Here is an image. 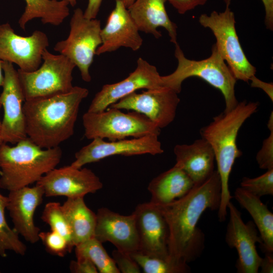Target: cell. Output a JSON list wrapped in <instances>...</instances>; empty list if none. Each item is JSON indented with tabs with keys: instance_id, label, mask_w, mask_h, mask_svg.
I'll return each mask as SVG.
<instances>
[{
	"instance_id": "obj_3",
	"label": "cell",
	"mask_w": 273,
	"mask_h": 273,
	"mask_svg": "<svg viewBox=\"0 0 273 273\" xmlns=\"http://www.w3.org/2000/svg\"><path fill=\"white\" fill-rule=\"evenodd\" d=\"M259 105L258 102L246 100L238 102L233 109L213 117L200 131L201 138L209 144L213 151L220 178L221 197L217 210L220 222L225 220L228 205L233 198L229 188L230 175L236 159L242 154L237 145L238 134L244 123L256 112Z\"/></svg>"
},
{
	"instance_id": "obj_1",
	"label": "cell",
	"mask_w": 273,
	"mask_h": 273,
	"mask_svg": "<svg viewBox=\"0 0 273 273\" xmlns=\"http://www.w3.org/2000/svg\"><path fill=\"white\" fill-rule=\"evenodd\" d=\"M220 197V178L215 170L207 179L194 185L183 197L165 204L156 205L168 226L170 259L188 263L198 257L203 250L204 238L197 223L207 209L218 210Z\"/></svg>"
},
{
	"instance_id": "obj_41",
	"label": "cell",
	"mask_w": 273,
	"mask_h": 273,
	"mask_svg": "<svg viewBox=\"0 0 273 273\" xmlns=\"http://www.w3.org/2000/svg\"><path fill=\"white\" fill-rule=\"evenodd\" d=\"M267 126L269 131L273 130V113L271 112L270 116L269 117L268 122L267 123Z\"/></svg>"
},
{
	"instance_id": "obj_15",
	"label": "cell",
	"mask_w": 273,
	"mask_h": 273,
	"mask_svg": "<svg viewBox=\"0 0 273 273\" xmlns=\"http://www.w3.org/2000/svg\"><path fill=\"white\" fill-rule=\"evenodd\" d=\"M230 218L226 227L225 241L231 248H235L238 258L236 267L239 273H257L262 259L256 250V244H262V240L254 223H245L241 213L230 202L228 205Z\"/></svg>"
},
{
	"instance_id": "obj_19",
	"label": "cell",
	"mask_w": 273,
	"mask_h": 273,
	"mask_svg": "<svg viewBox=\"0 0 273 273\" xmlns=\"http://www.w3.org/2000/svg\"><path fill=\"white\" fill-rule=\"evenodd\" d=\"M115 1V8L101 29L102 44L96 51L97 55L114 52L121 47L136 51L143 44L140 31L127 8L121 0Z\"/></svg>"
},
{
	"instance_id": "obj_7",
	"label": "cell",
	"mask_w": 273,
	"mask_h": 273,
	"mask_svg": "<svg viewBox=\"0 0 273 273\" xmlns=\"http://www.w3.org/2000/svg\"><path fill=\"white\" fill-rule=\"evenodd\" d=\"M42 65L36 70H17L25 100L48 97L70 91L73 87L72 73L75 65L61 54L47 49L42 55Z\"/></svg>"
},
{
	"instance_id": "obj_31",
	"label": "cell",
	"mask_w": 273,
	"mask_h": 273,
	"mask_svg": "<svg viewBox=\"0 0 273 273\" xmlns=\"http://www.w3.org/2000/svg\"><path fill=\"white\" fill-rule=\"evenodd\" d=\"M241 188L259 198L265 195H273V169L267 171L261 175L249 178L244 177Z\"/></svg>"
},
{
	"instance_id": "obj_37",
	"label": "cell",
	"mask_w": 273,
	"mask_h": 273,
	"mask_svg": "<svg viewBox=\"0 0 273 273\" xmlns=\"http://www.w3.org/2000/svg\"><path fill=\"white\" fill-rule=\"evenodd\" d=\"M265 8V24L267 29L273 30V0H261ZM226 6H229L231 0H224Z\"/></svg>"
},
{
	"instance_id": "obj_14",
	"label": "cell",
	"mask_w": 273,
	"mask_h": 273,
	"mask_svg": "<svg viewBox=\"0 0 273 273\" xmlns=\"http://www.w3.org/2000/svg\"><path fill=\"white\" fill-rule=\"evenodd\" d=\"M156 67L140 57L134 70L121 81L103 86L93 98L88 112H100L112 104L140 89L164 87Z\"/></svg>"
},
{
	"instance_id": "obj_30",
	"label": "cell",
	"mask_w": 273,
	"mask_h": 273,
	"mask_svg": "<svg viewBox=\"0 0 273 273\" xmlns=\"http://www.w3.org/2000/svg\"><path fill=\"white\" fill-rule=\"evenodd\" d=\"M41 219L50 226L51 230L57 232L65 238L72 251L74 247L72 243L71 234L61 204L56 202L46 204Z\"/></svg>"
},
{
	"instance_id": "obj_25",
	"label": "cell",
	"mask_w": 273,
	"mask_h": 273,
	"mask_svg": "<svg viewBox=\"0 0 273 273\" xmlns=\"http://www.w3.org/2000/svg\"><path fill=\"white\" fill-rule=\"evenodd\" d=\"M62 208L70 230L74 247L94 237L96 214L86 206L83 198H67Z\"/></svg>"
},
{
	"instance_id": "obj_43",
	"label": "cell",
	"mask_w": 273,
	"mask_h": 273,
	"mask_svg": "<svg viewBox=\"0 0 273 273\" xmlns=\"http://www.w3.org/2000/svg\"><path fill=\"white\" fill-rule=\"evenodd\" d=\"M125 6L128 8L134 2L135 0H121Z\"/></svg>"
},
{
	"instance_id": "obj_20",
	"label": "cell",
	"mask_w": 273,
	"mask_h": 273,
	"mask_svg": "<svg viewBox=\"0 0 273 273\" xmlns=\"http://www.w3.org/2000/svg\"><path fill=\"white\" fill-rule=\"evenodd\" d=\"M44 192L36 184L9 192L7 209L18 235L31 244L39 240L40 229L34 221L35 211L43 201Z\"/></svg>"
},
{
	"instance_id": "obj_16",
	"label": "cell",
	"mask_w": 273,
	"mask_h": 273,
	"mask_svg": "<svg viewBox=\"0 0 273 273\" xmlns=\"http://www.w3.org/2000/svg\"><path fill=\"white\" fill-rule=\"evenodd\" d=\"M46 197L65 196L67 198H84L103 188L100 178L90 169L71 165L55 168L36 183Z\"/></svg>"
},
{
	"instance_id": "obj_39",
	"label": "cell",
	"mask_w": 273,
	"mask_h": 273,
	"mask_svg": "<svg viewBox=\"0 0 273 273\" xmlns=\"http://www.w3.org/2000/svg\"><path fill=\"white\" fill-rule=\"evenodd\" d=\"M103 0H88L87 7L83 12L85 18L96 19L99 12Z\"/></svg>"
},
{
	"instance_id": "obj_12",
	"label": "cell",
	"mask_w": 273,
	"mask_h": 273,
	"mask_svg": "<svg viewBox=\"0 0 273 273\" xmlns=\"http://www.w3.org/2000/svg\"><path fill=\"white\" fill-rule=\"evenodd\" d=\"M178 94L167 87L146 89L141 93L134 92L109 107L142 114L161 129L169 125L175 117L180 102Z\"/></svg>"
},
{
	"instance_id": "obj_9",
	"label": "cell",
	"mask_w": 273,
	"mask_h": 273,
	"mask_svg": "<svg viewBox=\"0 0 273 273\" xmlns=\"http://www.w3.org/2000/svg\"><path fill=\"white\" fill-rule=\"evenodd\" d=\"M199 22L209 28L215 36V44L237 80L248 82L256 69L248 61L240 43L235 27L234 13L226 6L223 12L213 11L202 14Z\"/></svg>"
},
{
	"instance_id": "obj_40",
	"label": "cell",
	"mask_w": 273,
	"mask_h": 273,
	"mask_svg": "<svg viewBox=\"0 0 273 273\" xmlns=\"http://www.w3.org/2000/svg\"><path fill=\"white\" fill-rule=\"evenodd\" d=\"M260 272H273V253H265V256L262 258L260 263Z\"/></svg>"
},
{
	"instance_id": "obj_22",
	"label": "cell",
	"mask_w": 273,
	"mask_h": 273,
	"mask_svg": "<svg viewBox=\"0 0 273 273\" xmlns=\"http://www.w3.org/2000/svg\"><path fill=\"white\" fill-rule=\"evenodd\" d=\"M167 0H135L127 8L139 31L151 34L156 38L162 36L159 27L166 29L170 41L176 44L177 25L171 21L166 11Z\"/></svg>"
},
{
	"instance_id": "obj_23",
	"label": "cell",
	"mask_w": 273,
	"mask_h": 273,
	"mask_svg": "<svg viewBox=\"0 0 273 273\" xmlns=\"http://www.w3.org/2000/svg\"><path fill=\"white\" fill-rule=\"evenodd\" d=\"M194 185L187 173L175 164L150 182V202L156 205L168 203L186 195Z\"/></svg>"
},
{
	"instance_id": "obj_18",
	"label": "cell",
	"mask_w": 273,
	"mask_h": 273,
	"mask_svg": "<svg viewBox=\"0 0 273 273\" xmlns=\"http://www.w3.org/2000/svg\"><path fill=\"white\" fill-rule=\"evenodd\" d=\"M94 237L102 243L109 242L117 249L131 254L140 250L134 215H123L106 207L98 210Z\"/></svg>"
},
{
	"instance_id": "obj_11",
	"label": "cell",
	"mask_w": 273,
	"mask_h": 273,
	"mask_svg": "<svg viewBox=\"0 0 273 273\" xmlns=\"http://www.w3.org/2000/svg\"><path fill=\"white\" fill-rule=\"evenodd\" d=\"M49 46L47 35L40 30L23 36L16 34L9 23L0 25V59L16 64L22 71L31 72L38 68L42 53Z\"/></svg>"
},
{
	"instance_id": "obj_6",
	"label": "cell",
	"mask_w": 273,
	"mask_h": 273,
	"mask_svg": "<svg viewBox=\"0 0 273 273\" xmlns=\"http://www.w3.org/2000/svg\"><path fill=\"white\" fill-rule=\"evenodd\" d=\"M86 138L108 139L110 141L143 137L159 136L161 129L144 115L132 111L124 113L109 107L100 112L87 111L82 116Z\"/></svg>"
},
{
	"instance_id": "obj_32",
	"label": "cell",
	"mask_w": 273,
	"mask_h": 273,
	"mask_svg": "<svg viewBox=\"0 0 273 273\" xmlns=\"http://www.w3.org/2000/svg\"><path fill=\"white\" fill-rule=\"evenodd\" d=\"M39 237L46 251L53 255L64 257L68 252H71L67 241L55 231L40 232Z\"/></svg>"
},
{
	"instance_id": "obj_28",
	"label": "cell",
	"mask_w": 273,
	"mask_h": 273,
	"mask_svg": "<svg viewBox=\"0 0 273 273\" xmlns=\"http://www.w3.org/2000/svg\"><path fill=\"white\" fill-rule=\"evenodd\" d=\"M130 256L145 273H187L191 271L186 262L151 256L139 251Z\"/></svg>"
},
{
	"instance_id": "obj_29",
	"label": "cell",
	"mask_w": 273,
	"mask_h": 273,
	"mask_svg": "<svg viewBox=\"0 0 273 273\" xmlns=\"http://www.w3.org/2000/svg\"><path fill=\"white\" fill-rule=\"evenodd\" d=\"M8 204V197L0 193V256L5 257L8 250L24 255L26 246L20 240L19 235L9 226L5 215Z\"/></svg>"
},
{
	"instance_id": "obj_44",
	"label": "cell",
	"mask_w": 273,
	"mask_h": 273,
	"mask_svg": "<svg viewBox=\"0 0 273 273\" xmlns=\"http://www.w3.org/2000/svg\"><path fill=\"white\" fill-rule=\"evenodd\" d=\"M58 1V0H55ZM72 7H74L78 0H66Z\"/></svg>"
},
{
	"instance_id": "obj_36",
	"label": "cell",
	"mask_w": 273,
	"mask_h": 273,
	"mask_svg": "<svg viewBox=\"0 0 273 273\" xmlns=\"http://www.w3.org/2000/svg\"><path fill=\"white\" fill-rule=\"evenodd\" d=\"M208 0H167L180 14H184L198 6H203Z\"/></svg>"
},
{
	"instance_id": "obj_21",
	"label": "cell",
	"mask_w": 273,
	"mask_h": 273,
	"mask_svg": "<svg viewBox=\"0 0 273 273\" xmlns=\"http://www.w3.org/2000/svg\"><path fill=\"white\" fill-rule=\"evenodd\" d=\"M173 152L175 164L187 173L195 185L204 181L215 170L213 151L202 138L191 144L176 145Z\"/></svg>"
},
{
	"instance_id": "obj_4",
	"label": "cell",
	"mask_w": 273,
	"mask_h": 273,
	"mask_svg": "<svg viewBox=\"0 0 273 273\" xmlns=\"http://www.w3.org/2000/svg\"><path fill=\"white\" fill-rule=\"evenodd\" d=\"M59 147L43 149L28 138L13 147L0 145V188L11 191L37 183L60 162Z\"/></svg>"
},
{
	"instance_id": "obj_34",
	"label": "cell",
	"mask_w": 273,
	"mask_h": 273,
	"mask_svg": "<svg viewBox=\"0 0 273 273\" xmlns=\"http://www.w3.org/2000/svg\"><path fill=\"white\" fill-rule=\"evenodd\" d=\"M113 259L120 272L140 273V266L133 260L130 254L116 249L112 252Z\"/></svg>"
},
{
	"instance_id": "obj_2",
	"label": "cell",
	"mask_w": 273,
	"mask_h": 273,
	"mask_svg": "<svg viewBox=\"0 0 273 273\" xmlns=\"http://www.w3.org/2000/svg\"><path fill=\"white\" fill-rule=\"evenodd\" d=\"M88 93L75 86L66 93L25 100L27 137L43 149L59 147L73 135L80 104Z\"/></svg>"
},
{
	"instance_id": "obj_8",
	"label": "cell",
	"mask_w": 273,
	"mask_h": 273,
	"mask_svg": "<svg viewBox=\"0 0 273 273\" xmlns=\"http://www.w3.org/2000/svg\"><path fill=\"white\" fill-rule=\"evenodd\" d=\"M101 22L85 18L83 11L76 9L70 21V31L66 39L56 43L54 50L71 61L77 67L82 79L92 80L89 68L98 48L102 44Z\"/></svg>"
},
{
	"instance_id": "obj_17",
	"label": "cell",
	"mask_w": 273,
	"mask_h": 273,
	"mask_svg": "<svg viewBox=\"0 0 273 273\" xmlns=\"http://www.w3.org/2000/svg\"><path fill=\"white\" fill-rule=\"evenodd\" d=\"M132 213L139 236V251L151 256L169 258V228L158 207L150 201L141 203Z\"/></svg>"
},
{
	"instance_id": "obj_27",
	"label": "cell",
	"mask_w": 273,
	"mask_h": 273,
	"mask_svg": "<svg viewBox=\"0 0 273 273\" xmlns=\"http://www.w3.org/2000/svg\"><path fill=\"white\" fill-rule=\"evenodd\" d=\"M76 258L89 259L100 273H120L113 259L107 253L102 243L95 237L88 239L75 247Z\"/></svg>"
},
{
	"instance_id": "obj_35",
	"label": "cell",
	"mask_w": 273,
	"mask_h": 273,
	"mask_svg": "<svg viewBox=\"0 0 273 273\" xmlns=\"http://www.w3.org/2000/svg\"><path fill=\"white\" fill-rule=\"evenodd\" d=\"M70 263V271L74 273H97L98 270L95 264L85 257L76 258Z\"/></svg>"
},
{
	"instance_id": "obj_38",
	"label": "cell",
	"mask_w": 273,
	"mask_h": 273,
	"mask_svg": "<svg viewBox=\"0 0 273 273\" xmlns=\"http://www.w3.org/2000/svg\"><path fill=\"white\" fill-rule=\"evenodd\" d=\"M250 86L252 87L258 88L264 91L271 101H273V83H268L261 80L256 76H252L250 80Z\"/></svg>"
},
{
	"instance_id": "obj_5",
	"label": "cell",
	"mask_w": 273,
	"mask_h": 273,
	"mask_svg": "<svg viewBox=\"0 0 273 273\" xmlns=\"http://www.w3.org/2000/svg\"><path fill=\"white\" fill-rule=\"evenodd\" d=\"M174 56L177 60L176 69L171 74L162 76L163 86L169 87L179 94L183 81L195 76L205 80L219 90L224 97V111L235 108L238 101L235 95L237 79L214 44L208 58L199 61L187 58L178 43L175 44Z\"/></svg>"
},
{
	"instance_id": "obj_33",
	"label": "cell",
	"mask_w": 273,
	"mask_h": 273,
	"mask_svg": "<svg viewBox=\"0 0 273 273\" xmlns=\"http://www.w3.org/2000/svg\"><path fill=\"white\" fill-rule=\"evenodd\" d=\"M256 160L260 169H273V130L262 142L256 156Z\"/></svg>"
},
{
	"instance_id": "obj_24",
	"label": "cell",
	"mask_w": 273,
	"mask_h": 273,
	"mask_svg": "<svg viewBox=\"0 0 273 273\" xmlns=\"http://www.w3.org/2000/svg\"><path fill=\"white\" fill-rule=\"evenodd\" d=\"M235 198L252 217L262 240L264 253H273V214L260 198L241 187L234 193Z\"/></svg>"
},
{
	"instance_id": "obj_26",
	"label": "cell",
	"mask_w": 273,
	"mask_h": 273,
	"mask_svg": "<svg viewBox=\"0 0 273 273\" xmlns=\"http://www.w3.org/2000/svg\"><path fill=\"white\" fill-rule=\"evenodd\" d=\"M25 10L18 20L20 27L25 30L27 23L40 19L44 24L59 26L69 15V3L66 0H24Z\"/></svg>"
},
{
	"instance_id": "obj_42",
	"label": "cell",
	"mask_w": 273,
	"mask_h": 273,
	"mask_svg": "<svg viewBox=\"0 0 273 273\" xmlns=\"http://www.w3.org/2000/svg\"><path fill=\"white\" fill-rule=\"evenodd\" d=\"M3 62V61L0 59V86H3L4 80V75L2 67Z\"/></svg>"
},
{
	"instance_id": "obj_13",
	"label": "cell",
	"mask_w": 273,
	"mask_h": 273,
	"mask_svg": "<svg viewBox=\"0 0 273 273\" xmlns=\"http://www.w3.org/2000/svg\"><path fill=\"white\" fill-rule=\"evenodd\" d=\"M158 135H148L132 139H122L108 142L95 138L75 154L72 166L80 168L86 164L99 161L114 155L125 156L161 154L164 151Z\"/></svg>"
},
{
	"instance_id": "obj_45",
	"label": "cell",
	"mask_w": 273,
	"mask_h": 273,
	"mask_svg": "<svg viewBox=\"0 0 273 273\" xmlns=\"http://www.w3.org/2000/svg\"><path fill=\"white\" fill-rule=\"evenodd\" d=\"M1 107H2V105H1V104H0V109H1ZM1 120H0V129H1ZM3 143L2 141V139H1V136H0V145L2 144H3Z\"/></svg>"
},
{
	"instance_id": "obj_10",
	"label": "cell",
	"mask_w": 273,
	"mask_h": 273,
	"mask_svg": "<svg viewBox=\"0 0 273 273\" xmlns=\"http://www.w3.org/2000/svg\"><path fill=\"white\" fill-rule=\"evenodd\" d=\"M4 75L0 104L3 107L4 117L1 122L0 136L3 143L15 145L27 138L23 110L25 98L13 64L3 61Z\"/></svg>"
}]
</instances>
